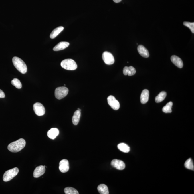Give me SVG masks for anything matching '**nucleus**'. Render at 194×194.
Segmentation results:
<instances>
[{
  "instance_id": "obj_1",
  "label": "nucleus",
  "mask_w": 194,
  "mask_h": 194,
  "mask_svg": "<svg viewBox=\"0 0 194 194\" xmlns=\"http://www.w3.org/2000/svg\"><path fill=\"white\" fill-rule=\"evenodd\" d=\"M26 142L24 139L21 138L16 141L10 143L8 147V150L12 153H17L24 148Z\"/></svg>"
},
{
  "instance_id": "obj_2",
  "label": "nucleus",
  "mask_w": 194,
  "mask_h": 194,
  "mask_svg": "<svg viewBox=\"0 0 194 194\" xmlns=\"http://www.w3.org/2000/svg\"><path fill=\"white\" fill-rule=\"evenodd\" d=\"M12 62L15 68L19 72L22 74H26L27 72V67L26 63L22 59L19 57H15L12 59Z\"/></svg>"
},
{
  "instance_id": "obj_3",
  "label": "nucleus",
  "mask_w": 194,
  "mask_h": 194,
  "mask_svg": "<svg viewBox=\"0 0 194 194\" xmlns=\"http://www.w3.org/2000/svg\"><path fill=\"white\" fill-rule=\"evenodd\" d=\"M61 67L64 69L68 70H74L77 68L76 63L74 60L71 59H65L62 61L60 63Z\"/></svg>"
},
{
  "instance_id": "obj_4",
  "label": "nucleus",
  "mask_w": 194,
  "mask_h": 194,
  "mask_svg": "<svg viewBox=\"0 0 194 194\" xmlns=\"http://www.w3.org/2000/svg\"><path fill=\"white\" fill-rule=\"evenodd\" d=\"M19 170L17 168H15L5 171L3 176V180L4 182H8L11 180L17 175Z\"/></svg>"
},
{
  "instance_id": "obj_5",
  "label": "nucleus",
  "mask_w": 194,
  "mask_h": 194,
  "mask_svg": "<svg viewBox=\"0 0 194 194\" xmlns=\"http://www.w3.org/2000/svg\"><path fill=\"white\" fill-rule=\"evenodd\" d=\"M68 93V89L66 87H58L55 91V96L57 99L60 100L66 96Z\"/></svg>"
},
{
  "instance_id": "obj_6",
  "label": "nucleus",
  "mask_w": 194,
  "mask_h": 194,
  "mask_svg": "<svg viewBox=\"0 0 194 194\" xmlns=\"http://www.w3.org/2000/svg\"><path fill=\"white\" fill-rule=\"evenodd\" d=\"M33 109L35 113L38 116H43L45 113V109L44 106L40 102L35 103L33 105Z\"/></svg>"
},
{
  "instance_id": "obj_7",
  "label": "nucleus",
  "mask_w": 194,
  "mask_h": 194,
  "mask_svg": "<svg viewBox=\"0 0 194 194\" xmlns=\"http://www.w3.org/2000/svg\"><path fill=\"white\" fill-rule=\"evenodd\" d=\"M102 58L105 64L107 65H112L114 63L115 60L112 53L108 52H105L103 53Z\"/></svg>"
},
{
  "instance_id": "obj_8",
  "label": "nucleus",
  "mask_w": 194,
  "mask_h": 194,
  "mask_svg": "<svg viewBox=\"0 0 194 194\" xmlns=\"http://www.w3.org/2000/svg\"><path fill=\"white\" fill-rule=\"evenodd\" d=\"M108 104L112 109L114 110H118L120 108V104L118 101L113 96L110 95L108 98Z\"/></svg>"
},
{
  "instance_id": "obj_9",
  "label": "nucleus",
  "mask_w": 194,
  "mask_h": 194,
  "mask_svg": "<svg viewBox=\"0 0 194 194\" xmlns=\"http://www.w3.org/2000/svg\"><path fill=\"white\" fill-rule=\"evenodd\" d=\"M59 165V169L62 173L67 172L69 170V164L68 160L67 159H64L61 160Z\"/></svg>"
},
{
  "instance_id": "obj_10",
  "label": "nucleus",
  "mask_w": 194,
  "mask_h": 194,
  "mask_svg": "<svg viewBox=\"0 0 194 194\" xmlns=\"http://www.w3.org/2000/svg\"><path fill=\"white\" fill-rule=\"evenodd\" d=\"M111 164L112 167L119 170L124 169L126 167V165L123 161L116 159L112 160Z\"/></svg>"
},
{
  "instance_id": "obj_11",
  "label": "nucleus",
  "mask_w": 194,
  "mask_h": 194,
  "mask_svg": "<svg viewBox=\"0 0 194 194\" xmlns=\"http://www.w3.org/2000/svg\"><path fill=\"white\" fill-rule=\"evenodd\" d=\"M45 166L40 165L36 167L33 173L34 178H37L44 174L45 171Z\"/></svg>"
},
{
  "instance_id": "obj_12",
  "label": "nucleus",
  "mask_w": 194,
  "mask_h": 194,
  "mask_svg": "<svg viewBox=\"0 0 194 194\" xmlns=\"http://www.w3.org/2000/svg\"><path fill=\"white\" fill-rule=\"evenodd\" d=\"M172 62L179 68L183 67V63L182 60L179 57L176 56H172L171 57Z\"/></svg>"
},
{
  "instance_id": "obj_13",
  "label": "nucleus",
  "mask_w": 194,
  "mask_h": 194,
  "mask_svg": "<svg viewBox=\"0 0 194 194\" xmlns=\"http://www.w3.org/2000/svg\"><path fill=\"white\" fill-rule=\"evenodd\" d=\"M70 43L67 42H61L57 44L53 48V50L55 51H58L66 48L69 46Z\"/></svg>"
},
{
  "instance_id": "obj_14",
  "label": "nucleus",
  "mask_w": 194,
  "mask_h": 194,
  "mask_svg": "<svg viewBox=\"0 0 194 194\" xmlns=\"http://www.w3.org/2000/svg\"><path fill=\"white\" fill-rule=\"evenodd\" d=\"M149 96V92L148 90H143L140 96V102L143 104H146L148 102Z\"/></svg>"
},
{
  "instance_id": "obj_15",
  "label": "nucleus",
  "mask_w": 194,
  "mask_h": 194,
  "mask_svg": "<svg viewBox=\"0 0 194 194\" xmlns=\"http://www.w3.org/2000/svg\"><path fill=\"white\" fill-rule=\"evenodd\" d=\"M123 72L125 75L132 76L135 74L136 70L134 67L131 66L129 67L126 66L124 68Z\"/></svg>"
},
{
  "instance_id": "obj_16",
  "label": "nucleus",
  "mask_w": 194,
  "mask_h": 194,
  "mask_svg": "<svg viewBox=\"0 0 194 194\" xmlns=\"http://www.w3.org/2000/svg\"><path fill=\"white\" fill-rule=\"evenodd\" d=\"M59 134V130L56 128H52L49 130L47 133L48 137L50 139L54 140Z\"/></svg>"
},
{
  "instance_id": "obj_17",
  "label": "nucleus",
  "mask_w": 194,
  "mask_h": 194,
  "mask_svg": "<svg viewBox=\"0 0 194 194\" xmlns=\"http://www.w3.org/2000/svg\"><path fill=\"white\" fill-rule=\"evenodd\" d=\"M137 50L139 54L142 57L144 58H148L149 56V54L148 50L142 45L138 46Z\"/></svg>"
},
{
  "instance_id": "obj_18",
  "label": "nucleus",
  "mask_w": 194,
  "mask_h": 194,
  "mask_svg": "<svg viewBox=\"0 0 194 194\" xmlns=\"http://www.w3.org/2000/svg\"><path fill=\"white\" fill-rule=\"evenodd\" d=\"M81 113L80 111L77 110L74 112V116L72 118V121L73 124L77 125L78 124L81 116Z\"/></svg>"
},
{
  "instance_id": "obj_19",
  "label": "nucleus",
  "mask_w": 194,
  "mask_h": 194,
  "mask_svg": "<svg viewBox=\"0 0 194 194\" xmlns=\"http://www.w3.org/2000/svg\"><path fill=\"white\" fill-rule=\"evenodd\" d=\"M63 29L64 27L62 26H60L56 28L51 32L50 36V38L53 39L56 38L62 31H63Z\"/></svg>"
},
{
  "instance_id": "obj_20",
  "label": "nucleus",
  "mask_w": 194,
  "mask_h": 194,
  "mask_svg": "<svg viewBox=\"0 0 194 194\" xmlns=\"http://www.w3.org/2000/svg\"><path fill=\"white\" fill-rule=\"evenodd\" d=\"M98 190L100 194H109V189L107 185L104 184H100L98 187Z\"/></svg>"
},
{
  "instance_id": "obj_21",
  "label": "nucleus",
  "mask_w": 194,
  "mask_h": 194,
  "mask_svg": "<svg viewBox=\"0 0 194 194\" xmlns=\"http://www.w3.org/2000/svg\"><path fill=\"white\" fill-rule=\"evenodd\" d=\"M118 148L120 151L125 153H128L130 150V147L124 143H121L118 145Z\"/></svg>"
},
{
  "instance_id": "obj_22",
  "label": "nucleus",
  "mask_w": 194,
  "mask_h": 194,
  "mask_svg": "<svg viewBox=\"0 0 194 194\" xmlns=\"http://www.w3.org/2000/svg\"><path fill=\"white\" fill-rule=\"evenodd\" d=\"M167 96V93L165 91H162L157 96L155 97V101L157 103L162 102L165 99Z\"/></svg>"
},
{
  "instance_id": "obj_23",
  "label": "nucleus",
  "mask_w": 194,
  "mask_h": 194,
  "mask_svg": "<svg viewBox=\"0 0 194 194\" xmlns=\"http://www.w3.org/2000/svg\"><path fill=\"white\" fill-rule=\"evenodd\" d=\"M185 168L194 171V164L192 159L189 158L186 160L185 163Z\"/></svg>"
},
{
  "instance_id": "obj_24",
  "label": "nucleus",
  "mask_w": 194,
  "mask_h": 194,
  "mask_svg": "<svg viewBox=\"0 0 194 194\" xmlns=\"http://www.w3.org/2000/svg\"><path fill=\"white\" fill-rule=\"evenodd\" d=\"M173 104L172 102H169L167 103L165 106L163 108L162 110L165 113H171L172 112L171 108L173 106Z\"/></svg>"
},
{
  "instance_id": "obj_25",
  "label": "nucleus",
  "mask_w": 194,
  "mask_h": 194,
  "mask_svg": "<svg viewBox=\"0 0 194 194\" xmlns=\"http://www.w3.org/2000/svg\"><path fill=\"white\" fill-rule=\"evenodd\" d=\"M65 193L66 194H78V191L74 188L67 187L64 189Z\"/></svg>"
},
{
  "instance_id": "obj_26",
  "label": "nucleus",
  "mask_w": 194,
  "mask_h": 194,
  "mask_svg": "<svg viewBox=\"0 0 194 194\" xmlns=\"http://www.w3.org/2000/svg\"><path fill=\"white\" fill-rule=\"evenodd\" d=\"M11 84L13 85L14 86L15 88H18V89H20L22 88V85L21 83V82L17 78H15L11 81Z\"/></svg>"
},
{
  "instance_id": "obj_27",
  "label": "nucleus",
  "mask_w": 194,
  "mask_h": 194,
  "mask_svg": "<svg viewBox=\"0 0 194 194\" xmlns=\"http://www.w3.org/2000/svg\"><path fill=\"white\" fill-rule=\"evenodd\" d=\"M184 26L187 27L191 29V32L193 33H194V22H183Z\"/></svg>"
},
{
  "instance_id": "obj_28",
  "label": "nucleus",
  "mask_w": 194,
  "mask_h": 194,
  "mask_svg": "<svg viewBox=\"0 0 194 194\" xmlns=\"http://www.w3.org/2000/svg\"><path fill=\"white\" fill-rule=\"evenodd\" d=\"M5 97V93L3 91L0 89V98H4Z\"/></svg>"
},
{
  "instance_id": "obj_29",
  "label": "nucleus",
  "mask_w": 194,
  "mask_h": 194,
  "mask_svg": "<svg viewBox=\"0 0 194 194\" xmlns=\"http://www.w3.org/2000/svg\"><path fill=\"white\" fill-rule=\"evenodd\" d=\"M122 0H113V1H114V2L116 3H118L121 2Z\"/></svg>"
},
{
  "instance_id": "obj_30",
  "label": "nucleus",
  "mask_w": 194,
  "mask_h": 194,
  "mask_svg": "<svg viewBox=\"0 0 194 194\" xmlns=\"http://www.w3.org/2000/svg\"><path fill=\"white\" fill-rule=\"evenodd\" d=\"M77 110L80 111V112H81V110L80 109H79V108H78V110Z\"/></svg>"
}]
</instances>
